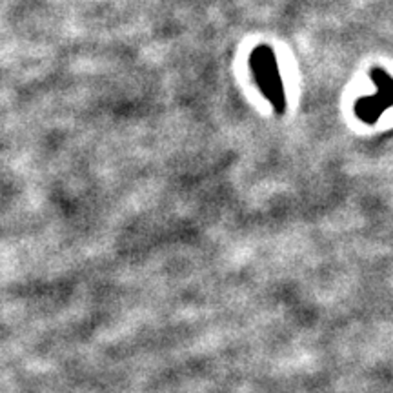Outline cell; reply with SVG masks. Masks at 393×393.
Returning <instances> with one entry per match:
<instances>
[{
  "label": "cell",
  "mask_w": 393,
  "mask_h": 393,
  "mask_svg": "<svg viewBox=\"0 0 393 393\" xmlns=\"http://www.w3.org/2000/svg\"><path fill=\"white\" fill-rule=\"evenodd\" d=\"M372 78L377 84V93L372 97L359 98L355 104V113L366 124H373L381 119V115L392 106L393 100V82L392 77L384 69H372Z\"/></svg>",
  "instance_id": "cell-2"
},
{
  "label": "cell",
  "mask_w": 393,
  "mask_h": 393,
  "mask_svg": "<svg viewBox=\"0 0 393 393\" xmlns=\"http://www.w3.org/2000/svg\"><path fill=\"white\" fill-rule=\"evenodd\" d=\"M249 64H251V71H254L255 80L259 84V89L264 93V97L271 102L277 113H282L286 106L284 86H282L279 64H277V58H275L271 47H255L251 58H249Z\"/></svg>",
  "instance_id": "cell-1"
}]
</instances>
